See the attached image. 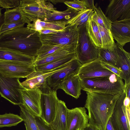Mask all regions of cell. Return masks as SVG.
I'll return each instance as SVG.
<instances>
[{
	"label": "cell",
	"instance_id": "obj_1",
	"mask_svg": "<svg viewBox=\"0 0 130 130\" xmlns=\"http://www.w3.org/2000/svg\"><path fill=\"white\" fill-rule=\"evenodd\" d=\"M39 32L27 27H19L0 35V48L36 58L42 43Z\"/></svg>",
	"mask_w": 130,
	"mask_h": 130
},
{
	"label": "cell",
	"instance_id": "obj_2",
	"mask_svg": "<svg viewBox=\"0 0 130 130\" xmlns=\"http://www.w3.org/2000/svg\"><path fill=\"white\" fill-rule=\"evenodd\" d=\"M85 107L88 111V124L105 130L120 94H111L92 91H86Z\"/></svg>",
	"mask_w": 130,
	"mask_h": 130
},
{
	"label": "cell",
	"instance_id": "obj_3",
	"mask_svg": "<svg viewBox=\"0 0 130 130\" xmlns=\"http://www.w3.org/2000/svg\"><path fill=\"white\" fill-rule=\"evenodd\" d=\"M82 89L111 94H121L125 90L123 79L115 74L109 77H100L80 80Z\"/></svg>",
	"mask_w": 130,
	"mask_h": 130
},
{
	"label": "cell",
	"instance_id": "obj_4",
	"mask_svg": "<svg viewBox=\"0 0 130 130\" xmlns=\"http://www.w3.org/2000/svg\"><path fill=\"white\" fill-rule=\"evenodd\" d=\"M18 7L23 21L27 24L38 19L45 21L50 14L56 10L48 0H21Z\"/></svg>",
	"mask_w": 130,
	"mask_h": 130
},
{
	"label": "cell",
	"instance_id": "obj_5",
	"mask_svg": "<svg viewBox=\"0 0 130 130\" xmlns=\"http://www.w3.org/2000/svg\"><path fill=\"white\" fill-rule=\"evenodd\" d=\"M78 25L68 24L63 29L51 33L39 35L42 45L72 46L77 47Z\"/></svg>",
	"mask_w": 130,
	"mask_h": 130
},
{
	"label": "cell",
	"instance_id": "obj_6",
	"mask_svg": "<svg viewBox=\"0 0 130 130\" xmlns=\"http://www.w3.org/2000/svg\"><path fill=\"white\" fill-rule=\"evenodd\" d=\"M86 24L78 26V38L76 53V58L82 64L98 59L99 56L100 48L94 45L88 36Z\"/></svg>",
	"mask_w": 130,
	"mask_h": 130
},
{
	"label": "cell",
	"instance_id": "obj_7",
	"mask_svg": "<svg viewBox=\"0 0 130 130\" xmlns=\"http://www.w3.org/2000/svg\"><path fill=\"white\" fill-rule=\"evenodd\" d=\"M40 89L42 91L40 117L45 123L50 125L55 118L59 99L56 90L51 88L47 83Z\"/></svg>",
	"mask_w": 130,
	"mask_h": 130
},
{
	"label": "cell",
	"instance_id": "obj_8",
	"mask_svg": "<svg viewBox=\"0 0 130 130\" xmlns=\"http://www.w3.org/2000/svg\"><path fill=\"white\" fill-rule=\"evenodd\" d=\"M24 89L19 78L5 76L0 72V94L14 105L23 104L20 90Z\"/></svg>",
	"mask_w": 130,
	"mask_h": 130
},
{
	"label": "cell",
	"instance_id": "obj_9",
	"mask_svg": "<svg viewBox=\"0 0 130 130\" xmlns=\"http://www.w3.org/2000/svg\"><path fill=\"white\" fill-rule=\"evenodd\" d=\"M125 90L120 94L110 118L114 130H130V107L124 104Z\"/></svg>",
	"mask_w": 130,
	"mask_h": 130
},
{
	"label": "cell",
	"instance_id": "obj_10",
	"mask_svg": "<svg viewBox=\"0 0 130 130\" xmlns=\"http://www.w3.org/2000/svg\"><path fill=\"white\" fill-rule=\"evenodd\" d=\"M36 70L34 65H29L16 62L0 61V72L5 76L26 78Z\"/></svg>",
	"mask_w": 130,
	"mask_h": 130
},
{
	"label": "cell",
	"instance_id": "obj_11",
	"mask_svg": "<svg viewBox=\"0 0 130 130\" xmlns=\"http://www.w3.org/2000/svg\"><path fill=\"white\" fill-rule=\"evenodd\" d=\"M111 22L130 19V0H111L105 14Z\"/></svg>",
	"mask_w": 130,
	"mask_h": 130
},
{
	"label": "cell",
	"instance_id": "obj_12",
	"mask_svg": "<svg viewBox=\"0 0 130 130\" xmlns=\"http://www.w3.org/2000/svg\"><path fill=\"white\" fill-rule=\"evenodd\" d=\"M103 65L98 59L82 64L77 75L80 80L100 77H109L114 74Z\"/></svg>",
	"mask_w": 130,
	"mask_h": 130
},
{
	"label": "cell",
	"instance_id": "obj_13",
	"mask_svg": "<svg viewBox=\"0 0 130 130\" xmlns=\"http://www.w3.org/2000/svg\"><path fill=\"white\" fill-rule=\"evenodd\" d=\"M82 65L76 58L74 59L64 67L50 76L47 78V84L51 88L57 90L58 86L66 77L77 73Z\"/></svg>",
	"mask_w": 130,
	"mask_h": 130
},
{
	"label": "cell",
	"instance_id": "obj_14",
	"mask_svg": "<svg viewBox=\"0 0 130 130\" xmlns=\"http://www.w3.org/2000/svg\"><path fill=\"white\" fill-rule=\"evenodd\" d=\"M23 104L30 113L35 117H40V101L42 91L40 88L20 90Z\"/></svg>",
	"mask_w": 130,
	"mask_h": 130
},
{
	"label": "cell",
	"instance_id": "obj_15",
	"mask_svg": "<svg viewBox=\"0 0 130 130\" xmlns=\"http://www.w3.org/2000/svg\"><path fill=\"white\" fill-rule=\"evenodd\" d=\"M88 124V117L85 107L68 109L67 130H82Z\"/></svg>",
	"mask_w": 130,
	"mask_h": 130
},
{
	"label": "cell",
	"instance_id": "obj_16",
	"mask_svg": "<svg viewBox=\"0 0 130 130\" xmlns=\"http://www.w3.org/2000/svg\"><path fill=\"white\" fill-rule=\"evenodd\" d=\"M68 63L50 71L36 70L28 75L24 81L21 82V84L23 88L26 89L40 88L46 83L47 78L50 76L64 67Z\"/></svg>",
	"mask_w": 130,
	"mask_h": 130
},
{
	"label": "cell",
	"instance_id": "obj_17",
	"mask_svg": "<svg viewBox=\"0 0 130 130\" xmlns=\"http://www.w3.org/2000/svg\"><path fill=\"white\" fill-rule=\"evenodd\" d=\"M110 31L117 43L123 47L130 41V19L111 22Z\"/></svg>",
	"mask_w": 130,
	"mask_h": 130
},
{
	"label": "cell",
	"instance_id": "obj_18",
	"mask_svg": "<svg viewBox=\"0 0 130 130\" xmlns=\"http://www.w3.org/2000/svg\"><path fill=\"white\" fill-rule=\"evenodd\" d=\"M115 49L118 68L123 73L125 89L130 85V53L117 43Z\"/></svg>",
	"mask_w": 130,
	"mask_h": 130
},
{
	"label": "cell",
	"instance_id": "obj_19",
	"mask_svg": "<svg viewBox=\"0 0 130 130\" xmlns=\"http://www.w3.org/2000/svg\"><path fill=\"white\" fill-rule=\"evenodd\" d=\"M61 89L67 94L76 99L81 94L82 86L80 80L77 74H73L66 77L58 86L57 90Z\"/></svg>",
	"mask_w": 130,
	"mask_h": 130
},
{
	"label": "cell",
	"instance_id": "obj_20",
	"mask_svg": "<svg viewBox=\"0 0 130 130\" xmlns=\"http://www.w3.org/2000/svg\"><path fill=\"white\" fill-rule=\"evenodd\" d=\"M65 103L59 100L55 118L50 125L54 130H67V118L68 110Z\"/></svg>",
	"mask_w": 130,
	"mask_h": 130
},
{
	"label": "cell",
	"instance_id": "obj_21",
	"mask_svg": "<svg viewBox=\"0 0 130 130\" xmlns=\"http://www.w3.org/2000/svg\"><path fill=\"white\" fill-rule=\"evenodd\" d=\"M67 21H45L38 20L27 24V27L39 32L42 30H50L57 31L63 29Z\"/></svg>",
	"mask_w": 130,
	"mask_h": 130
},
{
	"label": "cell",
	"instance_id": "obj_22",
	"mask_svg": "<svg viewBox=\"0 0 130 130\" xmlns=\"http://www.w3.org/2000/svg\"><path fill=\"white\" fill-rule=\"evenodd\" d=\"M35 58L0 48V61L16 62L29 65H33Z\"/></svg>",
	"mask_w": 130,
	"mask_h": 130
},
{
	"label": "cell",
	"instance_id": "obj_23",
	"mask_svg": "<svg viewBox=\"0 0 130 130\" xmlns=\"http://www.w3.org/2000/svg\"><path fill=\"white\" fill-rule=\"evenodd\" d=\"M76 58V55L75 52L46 64L35 67L36 70L40 71H51L68 63Z\"/></svg>",
	"mask_w": 130,
	"mask_h": 130
},
{
	"label": "cell",
	"instance_id": "obj_24",
	"mask_svg": "<svg viewBox=\"0 0 130 130\" xmlns=\"http://www.w3.org/2000/svg\"><path fill=\"white\" fill-rule=\"evenodd\" d=\"M76 49V48L72 47L62 48L43 58L35 61L34 64L36 67L46 64L75 52Z\"/></svg>",
	"mask_w": 130,
	"mask_h": 130
},
{
	"label": "cell",
	"instance_id": "obj_25",
	"mask_svg": "<svg viewBox=\"0 0 130 130\" xmlns=\"http://www.w3.org/2000/svg\"><path fill=\"white\" fill-rule=\"evenodd\" d=\"M92 15L89 18L86 24V32L94 45L101 48V42L99 29L98 25L92 20Z\"/></svg>",
	"mask_w": 130,
	"mask_h": 130
},
{
	"label": "cell",
	"instance_id": "obj_26",
	"mask_svg": "<svg viewBox=\"0 0 130 130\" xmlns=\"http://www.w3.org/2000/svg\"><path fill=\"white\" fill-rule=\"evenodd\" d=\"M78 11L69 7L63 11L56 10L50 14L45 21H68L74 17Z\"/></svg>",
	"mask_w": 130,
	"mask_h": 130
},
{
	"label": "cell",
	"instance_id": "obj_27",
	"mask_svg": "<svg viewBox=\"0 0 130 130\" xmlns=\"http://www.w3.org/2000/svg\"><path fill=\"white\" fill-rule=\"evenodd\" d=\"M19 106L20 108V116L24 122L26 130H40L36 123L35 116L30 113L23 104Z\"/></svg>",
	"mask_w": 130,
	"mask_h": 130
},
{
	"label": "cell",
	"instance_id": "obj_28",
	"mask_svg": "<svg viewBox=\"0 0 130 130\" xmlns=\"http://www.w3.org/2000/svg\"><path fill=\"white\" fill-rule=\"evenodd\" d=\"M98 59L102 62L119 69L115 47L112 50L100 48Z\"/></svg>",
	"mask_w": 130,
	"mask_h": 130
},
{
	"label": "cell",
	"instance_id": "obj_29",
	"mask_svg": "<svg viewBox=\"0 0 130 130\" xmlns=\"http://www.w3.org/2000/svg\"><path fill=\"white\" fill-rule=\"evenodd\" d=\"M94 12L92 15L93 21L98 25L110 30L111 22L104 14L100 6H94L93 9Z\"/></svg>",
	"mask_w": 130,
	"mask_h": 130
},
{
	"label": "cell",
	"instance_id": "obj_30",
	"mask_svg": "<svg viewBox=\"0 0 130 130\" xmlns=\"http://www.w3.org/2000/svg\"><path fill=\"white\" fill-rule=\"evenodd\" d=\"M99 29L101 42L102 48L113 50L115 47V43L112 35L110 30L98 25Z\"/></svg>",
	"mask_w": 130,
	"mask_h": 130
},
{
	"label": "cell",
	"instance_id": "obj_31",
	"mask_svg": "<svg viewBox=\"0 0 130 130\" xmlns=\"http://www.w3.org/2000/svg\"><path fill=\"white\" fill-rule=\"evenodd\" d=\"M94 11L93 10L86 9L79 11L73 18L68 21L66 25H77L78 26L86 24Z\"/></svg>",
	"mask_w": 130,
	"mask_h": 130
},
{
	"label": "cell",
	"instance_id": "obj_32",
	"mask_svg": "<svg viewBox=\"0 0 130 130\" xmlns=\"http://www.w3.org/2000/svg\"><path fill=\"white\" fill-rule=\"evenodd\" d=\"M68 47L76 48L75 47L70 46L42 45L37 51V56L35 61L43 58L62 48Z\"/></svg>",
	"mask_w": 130,
	"mask_h": 130
},
{
	"label": "cell",
	"instance_id": "obj_33",
	"mask_svg": "<svg viewBox=\"0 0 130 130\" xmlns=\"http://www.w3.org/2000/svg\"><path fill=\"white\" fill-rule=\"evenodd\" d=\"M23 121L20 116L12 113L0 115V127L17 125Z\"/></svg>",
	"mask_w": 130,
	"mask_h": 130
},
{
	"label": "cell",
	"instance_id": "obj_34",
	"mask_svg": "<svg viewBox=\"0 0 130 130\" xmlns=\"http://www.w3.org/2000/svg\"><path fill=\"white\" fill-rule=\"evenodd\" d=\"M4 14V18L3 24H4L23 20L22 16L18 7L12 9H6Z\"/></svg>",
	"mask_w": 130,
	"mask_h": 130
},
{
	"label": "cell",
	"instance_id": "obj_35",
	"mask_svg": "<svg viewBox=\"0 0 130 130\" xmlns=\"http://www.w3.org/2000/svg\"><path fill=\"white\" fill-rule=\"evenodd\" d=\"M64 3L68 7L78 11L88 9L84 0H66Z\"/></svg>",
	"mask_w": 130,
	"mask_h": 130
},
{
	"label": "cell",
	"instance_id": "obj_36",
	"mask_svg": "<svg viewBox=\"0 0 130 130\" xmlns=\"http://www.w3.org/2000/svg\"><path fill=\"white\" fill-rule=\"evenodd\" d=\"M25 24L23 20L6 24H3L0 28V35L15 28L24 26Z\"/></svg>",
	"mask_w": 130,
	"mask_h": 130
},
{
	"label": "cell",
	"instance_id": "obj_37",
	"mask_svg": "<svg viewBox=\"0 0 130 130\" xmlns=\"http://www.w3.org/2000/svg\"><path fill=\"white\" fill-rule=\"evenodd\" d=\"M21 0H0V7L6 9L15 8L19 5Z\"/></svg>",
	"mask_w": 130,
	"mask_h": 130
},
{
	"label": "cell",
	"instance_id": "obj_38",
	"mask_svg": "<svg viewBox=\"0 0 130 130\" xmlns=\"http://www.w3.org/2000/svg\"><path fill=\"white\" fill-rule=\"evenodd\" d=\"M102 62L103 65L105 67L122 79H123V73L121 70L104 62Z\"/></svg>",
	"mask_w": 130,
	"mask_h": 130
},
{
	"label": "cell",
	"instance_id": "obj_39",
	"mask_svg": "<svg viewBox=\"0 0 130 130\" xmlns=\"http://www.w3.org/2000/svg\"><path fill=\"white\" fill-rule=\"evenodd\" d=\"M36 120L40 130H54L50 126L45 123L40 117H35Z\"/></svg>",
	"mask_w": 130,
	"mask_h": 130
},
{
	"label": "cell",
	"instance_id": "obj_40",
	"mask_svg": "<svg viewBox=\"0 0 130 130\" xmlns=\"http://www.w3.org/2000/svg\"><path fill=\"white\" fill-rule=\"evenodd\" d=\"M87 9L93 10L94 6L93 0H84Z\"/></svg>",
	"mask_w": 130,
	"mask_h": 130
},
{
	"label": "cell",
	"instance_id": "obj_41",
	"mask_svg": "<svg viewBox=\"0 0 130 130\" xmlns=\"http://www.w3.org/2000/svg\"><path fill=\"white\" fill-rule=\"evenodd\" d=\"M82 130H100L97 128L88 124Z\"/></svg>",
	"mask_w": 130,
	"mask_h": 130
},
{
	"label": "cell",
	"instance_id": "obj_42",
	"mask_svg": "<svg viewBox=\"0 0 130 130\" xmlns=\"http://www.w3.org/2000/svg\"><path fill=\"white\" fill-rule=\"evenodd\" d=\"M105 130H114L111 122L110 118L109 119L107 123Z\"/></svg>",
	"mask_w": 130,
	"mask_h": 130
},
{
	"label": "cell",
	"instance_id": "obj_43",
	"mask_svg": "<svg viewBox=\"0 0 130 130\" xmlns=\"http://www.w3.org/2000/svg\"><path fill=\"white\" fill-rule=\"evenodd\" d=\"M125 91L126 95L128 98L130 99V85L125 89Z\"/></svg>",
	"mask_w": 130,
	"mask_h": 130
},
{
	"label": "cell",
	"instance_id": "obj_44",
	"mask_svg": "<svg viewBox=\"0 0 130 130\" xmlns=\"http://www.w3.org/2000/svg\"><path fill=\"white\" fill-rule=\"evenodd\" d=\"M49 2H52L54 4H57L58 3H63L65 1V0H48Z\"/></svg>",
	"mask_w": 130,
	"mask_h": 130
},
{
	"label": "cell",
	"instance_id": "obj_45",
	"mask_svg": "<svg viewBox=\"0 0 130 130\" xmlns=\"http://www.w3.org/2000/svg\"><path fill=\"white\" fill-rule=\"evenodd\" d=\"M4 14H2L0 15V28L2 25L4 23Z\"/></svg>",
	"mask_w": 130,
	"mask_h": 130
},
{
	"label": "cell",
	"instance_id": "obj_46",
	"mask_svg": "<svg viewBox=\"0 0 130 130\" xmlns=\"http://www.w3.org/2000/svg\"><path fill=\"white\" fill-rule=\"evenodd\" d=\"M2 9V8H0V15H1V10Z\"/></svg>",
	"mask_w": 130,
	"mask_h": 130
}]
</instances>
